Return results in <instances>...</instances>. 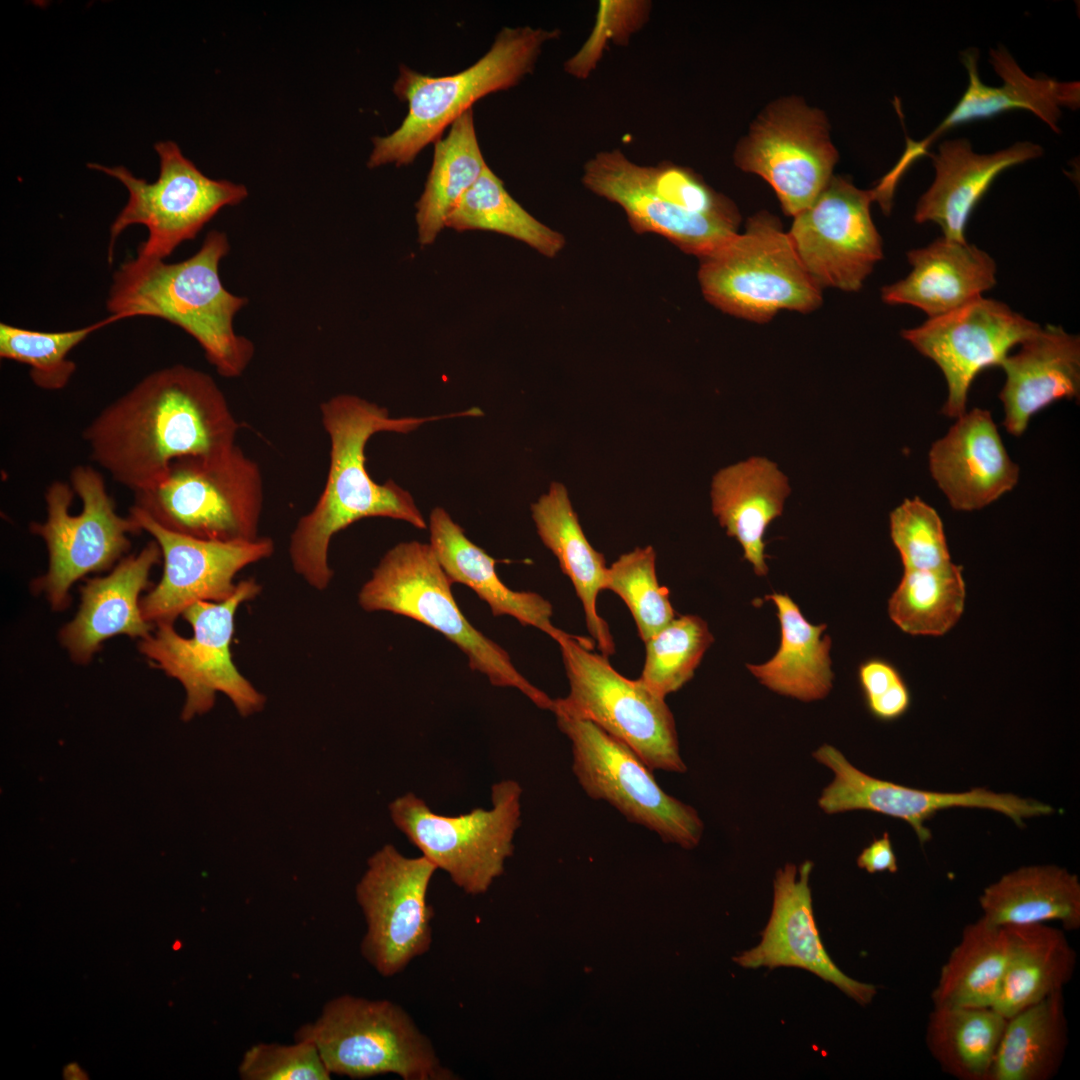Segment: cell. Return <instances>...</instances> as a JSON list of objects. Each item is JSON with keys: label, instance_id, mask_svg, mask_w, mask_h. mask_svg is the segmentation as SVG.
Masks as SVG:
<instances>
[{"label": "cell", "instance_id": "cell-35", "mask_svg": "<svg viewBox=\"0 0 1080 1080\" xmlns=\"http://www.w3.org/2000/svg\"><path fill=\"white\" fill-rule=\"evenodd\" d=\"M1068 1041L1063 991L1007 1019L988 1080H1048Z\"/></svg>", "mask_w": 1080, "mask_h": 1080}, {"label": "cell", "instance_id": "cell-9", "mask_svg": "<svg viewBox=\"0 0 1080 1080\" xmlns=\"http://www.w3.org/2000/svg\"><path fill=\"white\" fill-rule=\"evenodd\" d=\"M295 1040L311 1042L333 1075L352 1079L395 1074L403 1080H453L431 1041L410 1015L389 1000L340 995L299 1027Z\"/></svg>", "mask_w": 1080, "mask_h": 1080}, {"label": "cell", "instance_id": "cell-41", "mask_svg": "<svg viewBox=\"0 0 1080 1080\" xmlns=\"http://www.w3.org/2000/svg\"><path fill=\"white\" fill-rule=\"evenodd\" d=\"M108 319L85 327L46 332L0 323V357L29 367L32 382L47 391L67 386L76 371L70 352L96 330L109 325Z\"/></svg>", "mask_w": 1080, "mask_h": 1080}, {"label": "cell", "instance_id": "cell-30", "mask_svg": "<svg viewBox=\"0 0 1080 1080\" xmlns=\"http://www.w3.org/2000/svg\"><path fill=\"white\" fill-rule=\"evenodd\" d=\"M430 546L452 583H460L488 604L493 616H511L557 641L566 632L551 621L553 608L535 592L514 591L499 578L496 560L468 539L463 528L442 507L429 516Z\"/></svg>", "mask_w": 1080, "mask_h": 1080}, {"label": "cell", "instance_id": "cell-5", "mask_svg": "<svg viewBox=\"0 0 1080 1080\" xmlns=\"http://www.w3.org/2000/svg\"><path fill=\"white\" fill-rule=\"evenodd\" d=\"M452 584L430 544L401 542L373 569L358 593V603L367 612H391L436 630L493 686L516 688L537 707L551 711L554 699L531 684L509 654L467 620L453 597Z\"/></svg>", "mask_w": 1080, "mask_h": 1080}, {"label": "cell", "instance_id": "cell-3", "mask_svg": "<svg viewBox=\"0 0 1080 1080\" xmlns=\"http://www.w3.org/2000/svg\"><path fill=\"white\" fill-rule=\"evenodd\" d=\"M229 250L226 234L212 230L199 250L183 261L138 256L124 261L108 291V321L165 320L197 341L219 375L240 376L253 358L254 345L233 328V319L247 299L229 292L221 281L219 265Z\"/></svg>", "mask_w": 1080, "mask_h": 1080}, {"label": "cell", "instance_id": "cell-15", "mask_svg": "<svg viewBox=\"0 0 1080 1080\" xmlns=\"http://www.w3.org/2000/svg\"><path fill=\"white\" fill-rule=\"evenodd\" d=\"M436 870L424 856L406 857L391 844L368 859L355 890L366 922L360 950L380 975L400 973L430 949L434 913L427 893Z\"/></svg>", "mask_w": 1080, "mask_h": 1080}, {"label": "cell", "instance_id": "cell-19", "mask_svg": "<svg viewBox=\"0 0 1080 1080\" xmlns=\"http://www.w3.org/2000/svg\"><path fill=\"white\" fill-rule=\"evenodd\" d=\"M129 514L142 531L153 537L162 554L161 579L140 599L142 616L153 626L174 624L197 602L226 600L237 588L235 576L274 552L269 537L232 542L205 540L165 529L134 506Z\"/></svg>", "mask_w": 1080, "mask_h": 1080}, {"label": "cell", "instance_id": "cell-26", "mask_svg": "<svg viewBox=\"0 0 1080 1080\" xmlns=\"http://www.w3.org/2000/svg\"><path fill=\"white\" fill-rule=\"evenodd\" d=\"M1008 354L1000 367L1006 380L999 394L1008 433L1022 435L1033 415L1080 393V338L1062 326L1041 327Z\"/></svg>", "mask_w": 1080, "mask_h": 1080}, {"label": "cell", "instance_id": "cell-38", "mask_svg": "<svg viewBox=\"0 0 1080 1080\" xmlns=\"http://www.w3.org/2000/svg\"><path fill=\"white\" fill-rule=\"evenodd\" d=\"M1006 1021L991 1007L933 1006L926 1044L951 1076L988 1080Z\"/></svg>", "mask_w": 1080, "mask_h": 1080}, {"label": "cell", "instance_id": "cell-33", "mask_svg": "<svg viewBox=\"0 0 1080 1080\" xmlns=\"http://www.w3.org/2000/svg\"><path fill=\"white\" fill-rule=\"evenodd\" d=\"M774 603L781 628L777 652L762 664H747L748 670L770 690L801 701L825 698L833 687L831 638L823 636L826 624L807 621L787 594L765 597Z\"/></svg>", "mask_w": 1080, "mask_h": 1080}, {"label": "cell", "instance_id": "cell-39", "mask_svg": "<svg viewBox=\"0 0 1080 1080\" xmlns=\"http://www.w3.org/2000/svg\"><path fill=\"white\" fill-rule=\"evenodd\" d=\"M456 231H491L521 241L540 254L554 258L565 246L558 231L533 217L506 190L487 166L446 219Z\"/></svg>", "mask_w": 1080, "mask_h": 1080}, {"label": "cell", "instance_id": "cell-36", "mask_svg": "<svg viewBox=\"0 0 1080 1080\" xmlns=\"http://www.w3.org/2000/svg\"><path fill=\"white\" fill-rule=\"evenodd\" d=\"M487 166L471 108L450 125L444 138L434 143L432 165L416 203L415 219L422 246L436 240L449 214Z\"/></svg>", "mask_w": 1080, "mask_h": 1080}, {"label": "cell", "instance_id": "cell-8", "mask_svg": "<svg viewBox=\"0 0 1080 1080\" xmlns=\"http://www.w3.org/2000/svg\"><path fill=\"white\" fill-rule=\"evenodd\" d=\"M698 281L717 309L763 323L782 310L811 312L822 289L800 261L788 232L767 212L752 216L744 232L700 258Z\"/></svg>", "mask_w": 1080, "mask_h": 1080}, {"label": "cell", "instance_id": "cell-11", "mask_svg": "<svg viewBox=\"0 0 1080 1080\" xmlns=\"http://www.w3.org/2000/svg\"><path fill=\"white\" fill-rule=\"evenodd\" d=\"M261 589L255 579L249 578L238 582L235 592L224 601H200L188 607L182 616L193 629L191 638L179 635L173 624H161L139 641L140 653L182 684L186 694L183 721L209 712L219 692L230 699L242 717L264 708L265 695L241 674L231 653L235 614Z\"/></svg>", "mask_w": 1080, "mask_h": 1080}, {"label": "cell", "instance_id": "cell-16", "mask_svg": "<svg viewBox=\"0 0 1080 1080\" xmlns=\"http://www.w3.org/2000/svg\"><path fill=\"white\" fill-rule=\"evenodd\" d=\"M735 163L774 189L785 214L807 208L833 176L837 152L824 115L802 101L774 103L739 142Z\"/></svg>", "mask_w": 1080, "mask_h": 1080}, {"label": "cell", "instance_id": "cell-34", "mask_svg": "<svg viewBox=\"0 0 1080 1080\" xmlns=\"http://www.w3.org/2000/svg\"><path fill=\"white\" fill-rule=\"evenodd\" d=\"M982 918L1005 927L1058 922L1066 931L1080 928V882L1055 865L1024 866L1003 875L979 897Z\"/></svg>", "mask_w": 1080, "mask_h": 1080}, {"label": "cell", "instance_id": "cell-50", "mask_svg": "<svg viewBox=\"0 0 1080 1080\" xmlns=\"http://www.w3.org/2000/svg\"><path fill=\"white\" fill-rule=\"evenodd\" d=\"M64 1076L66 1079H84V1072L77 1064L73 1063L64 1069Z\"/></svg>", "mask_w": 1080, "mask_h": 1080}, {"label": "cell", "instance_id": "cell-22", "mask_svg": "<svg viewBox=\"0 0 1080 1080\" xmlns=\"http://www.w3.org/2000/svg\"><path fill=\"white\" fill-rule=\"evenodd\" d=\"M811 861L799 867L786 864L776 873L774 899L769 922L761 932L756 947L743 952L734 960L746 968L761 966L798 967L834 984L860 1005H868L877 993L874 985L846 976L827 954L817 929L809 877Z\"/></svg>", "mask_w": 1080, "mask_h": 1080}, {"label": "cell", "instance_id": "cell-27", "mask_svg": "<svg viewBox=\"0 0 1080 1080\" xmlns=\"http://www.w3.org/2000/svg\"><path fill=\"white\" fill-rule=\"evenodd\" d=\"M912 266L903 279L886 285L881 297L890 305H910L928 318L954 311L980 297L996 284L995 260L968 242L940 237L907 252Z\"/></svg>", "mask_w": 1080, "mask_h": 1080}, {"label": "cell", "instance_id": "cell-49", "mask_svg": "<svg viewBox=\"0 0 1080 1080\" xmlns=\"http://www.w3.org/2000/svg\"><path fill=\"white\" fill-rule=\"evenodd\" d=\"M857 865L871 874L883 871L895 873L898 870L896 855L887 832L862 850L857 858Z\"/></svg>", "mask_w": 1080, "mask_h": 1080}, {"label": "cell", "instance_id": "cell-29", "mask_svg": "<svg viewBox=\"0 0 1080 1080\" xmlns=\"http://www.w3.org/2000/svg\"><path fill=\"white\" fill-rule=\"evenodd\" d=\"M989 55V62L1002 79V85H985L978 73L979 51L975 48L963 51L961 60L968 71L969 84L959 102L942 121L943 126L950 129L1008 110L1025 109L1035 114L1055 133H1060L1058 121L1062 115L1061 108H1079V82H1060L1047 76H1029L1003 46L990 49Z\"/></svg>", "mask_w": 1080, "mask_h": 1080}, {"label": "cell", "instance_id": "cell-13", "mask_svg": "<svg viewBox=\"0 0 1080 1080\" xmlns=\"http://www.w3.org/2000/svg\"><path fill=\"white\" fill-rule=\"evenodd\" d=\"M155 150L160 171L154 182L134 176L124 166L88 165L120 181L129 194L110 226L109 263L118 237L132 225H143L148 231L136 256L165 260L179 245L194 239L222 208L237 205L248 195L242 184L207 177L173 141H160Z\"/></svg>", "mask_w": 1080, "mask_h": 1080}, {"label": "cell", "instance_id": "cell-44", "mask_svg": "<svg viewBox=\"0 0 1080 1080\" xmlns=\"http://www.w3.org/2000/svg\"><path fill=\"white\" fill-rule=\"evenodd\" d=\"M890 535L904 569H939L952 563L942 520L919 497L905 499L890 513Z\"/></svg>", "mask_w": 1080, "mask_h": 1080}, {"label": "cell", "instance_id": "cell-24", "mask_svg": "<svg viewBox=\"0 0 1080 1080\" xmlns=\"http://www.w3.org/2000/svg\"><path fill=\"white\" fill-rule=\"evenodd\" d=\"M161 560L160 547L152 540L137 554L123 557L108 575L87 579L80 588L75 617L59 633L75 663H89L111 637L127 635L141 640L154 631L155 626L142 616L140 594L152 587L150 573Z\"/></svg>", "mask_w": 1080, "mask_h": 1080}, {"label": "cell", "instance_id": "cell-7", "mask_svg": "<svg viewBox=\"0 0 1080 1080\" xmlns=\"http://www.w3.org/2000/svg\"><path fill=\"white\" fill-rule=\"evenodd\" d=\"M46 520L32 522L30 531L41 537L48 551V569L31 586L43 592L53 610L71 603L72 585L90 573L112 569L131 547L129 536L142 529L130 514L116 512L102 473L90 465H77L70 484L55 480L46 489Z\"/></svg>", "mask_w": 1080, "mask_h": 1080}, {"label": "cell", "instance_id": "cell-20", "mask_svg": "<svg viewBox=\"0 0 1080 1080\" xmlns=\"http://www.w3.org/2000/svg\"><path fill=\"white\" fill-rule=\"evenodd\" d=\"M813 757L834 774L818 799L819 807L827 814L867 810L906 821L915 831L921 844L932 838L925 822L939 810L951 807L985 808L1005 814L1022 827L1024 819L1053 813L1048 804L1020 798L1009 793H994L974 788L961 793H944L914 789L884 781L865 774L835 747L824 744Z\"/></svg>", "mask_w": 1080, "mask_h": 1080}, {"label": "cell", "instance_id": "cell-47", "mask_svg": "<svg viewBox=\"0 0 1080 1080\" xmlns=\"http://www.w3.org/2000/svg\"><path fill=\"white\" fill-rule=\"evenodd\" d=\"M238 1074L243 1080H329L332 1076L316 1047L295 1039L292 1044L261 1042L250 1046Z\"/></svg>", "mask_w": 1080, "mask_h": 1080}, {"label": "cell", "instance_id": "cell-2", "mask_svg": "<svg viewBox=\"0 0 1080 1080\" xmlns=\"http://www.w3.org/2000/svg\"><path fill=\"white\" fill-rule=\"evenodd\" d=\"M330 441L324 488L310 512L297 522L289 543L293 570L312 588L324 590L333 578L328 563L335 534L367 517L401 520L418 529L427 522L412 495L393 480L375 482L366 468L365 447L380 432L409 433L430 421L468 416V411L426 417H392L385 407L340 394L320 406Z\"/></svg>", "mask_w": 1080, "mask_h": 1080}, {"label": "cell", "instance_id": "cell-45", "mask_svg": "<svg viewBox=\"0 0 1080 1080\" xmlns=\"http://www.w3.org/2000/svg\"><path fill=\"white\" fill-rule=\"evenodd\" d=\"M651 3L643 0H601L593 29L580 49L564 63V70L586 79L597 67L608 43L625 44L649 19Z\"/></svg>", "mask_w": 1080, "mask_h": 1080}, {"label": "cell", "instance_id": "cell-12", "mask_svg": "<svg viewBox=\"0 0 1080 1080\" xmlns=\"http://www.w3.org/2000/svg\"><path fill=\"white\" fill-rule=\"evenodd\" d=\"M520 784L512 779L492 786L490 809L475 808L456 816L435 813L413 793L389 805L394 825L422 856L445 871L465 893L487 892L513 854L521 824Z\"/></svg>", "mask_w": 1080, "mask_h": 1080}, {"label": "cell", "instance_id": "cell-32", "mask_svg": "<svg viewBox=\"0 0 1080 1080\" xmlns=\"http://www.w3.org/2000/svg\"><path fill=\"white\" fill-rule=\"evenodd\" d=\"M1006 957L993 1009L1006 1019L1063 991L1076 968V952L1061 929L1048 923L1005 926Z\"/></svg>", "mask_w": 1080, "mask_h": 1080}, {"label": "cell", "instance_id": "cell-6", "mask_svg": "<svg viewBox=\"0 0 1080 1080\" xmlns=\"http://www.w3.org/2000/svg\"><path fill=\"white\" fill-rule=\"evenodd\" d=\"M264 484L259 465L238 445L173 461L132 506L170 531L232 542L259 537Z\"/></svg>", "mask_w": 1080, "mask_h": 1080}, {"label": "cell", "instance_id": "cell-1", "mask_svg": "<svg viewBox=\"0 0 1080 1080\" xmlns=\"http://www.w3.org/2000/svg\"><path fill=\"white\" fill-rule=\"evenodd\" d=\"M239 423L214 379L177 364L149 373L83 430L89 456L133 493L182 457L236 445Z\"/></svg>", "mask_w": 1080, "mask_h": 1080}, {"label": "cell", "instance_id": "cell-18", "mask_svg": "<svg viewBox=\"0 0 1080 1080\" xmlns=\"http://www.w3.org/2000/svg\"><path fill=\"white\" fill-rule=\"evenodd\" d=\"M1039 328L1005 303L982 296L901 335L940 368L948 388L942 413L958 418L966 412L975 377L986 368L1000 367L1010 350Z\"/></svg>", "mask_w": 1080, "mask_h": 1080}, {"label": "cell", "instance_id": "cell-21", "mask_svg": "<svg viewBox=\"0 0 1080 1080\" xmlns=\"http://www.w3.org/2000/svg\"><path fill=\"white\" fill-rule=\"evenodd\" d=\"M581 180L586 189L620 206L635 232L660 235L699 259L738 233L739 227L687 214L666 201L653 189L647 166L631 161L620 149L591 157Z\"/></svg>", "mask_w": 1080, "mask_h": 1080}, {"label": "cell", "instance_id": "cell-28", "mask_svg": "<svg viewBox=\"0 0 1080 1080\" xmlns=\"http://www.w3.org/2000/svg\"><path fill=\"white\" fill-rule=\"evenodd\" d=\"M791 492L787 476L762 456L719 470L711 483L712 512L743 549L757 576H766L765 531L784 510Z\"/></svg>", "mask_w": 1080, "mask_h": 1080}, {"label": "cell", "instance_id": "cell-17", "mask_svg": "<svg viewBox=\"0 0 1080 1080\" xmlns=\"http://www.w3.org/2000/svg\"><path fill=\"white\" fill-rule=\"evenodd\" d=\"M871 190L832 176L816 199L794 216L789 237L807 273L820 288L859 291L883 257L871 217Z\"/></svg>", "mask_w": 1080, "mask_h": 1080}, {"label": "cell", "instance_id": "cell-23", "mask_svg": "<svg viewBox=\"0 0 1080 1080\" xmlns=\"http://www.w3.org/2000/svg\"><path fill=\"white\" fill-rule=\"evenodd\" d=\"M929 468L951 507L974 511L1011 491L1019 467L1009 457L991 413L974 408L956 418L929 451Z\"/></svg>", "mask_w": 1080, "mask_h": 1080}, {"label": "cell", "instance_id": "cell-25", "mask_svg": "<svg viewBox=\"0 0 1080 1080\" xmlns=\"http://www.w3.org/2000/svg\"><path fill=\"white\" fill-rule=\"evenodd\" d=\"M1043 148L1030 141L990 154L973 151L964 138L944 141L932 159L935 178L919 198L914 213L917 223L934 222L943 237L967 242L966 225L971 212L994 179L1005 169L1043 155Z\"/></svg>", "mask_w": 1080, "mask_h": 1080}, {"label": "cell", "instance_id": "cell-40", "mask_svg": "<svg viewBox=\"0 0 1080 1080\" xmlns=\"http://www.w3.org/2000/svg\"><path fill=\"white\" fill-rule=\"evenodd\" d=\"M962 568L953 563L939 569H904L888 602L891 620L911 635L941 636L964 611Z\"/></svg>", "mask_w": 1080, "mask_h": 1080}, {"label": "cell", "instance_id": "cell-48", "mask_svg": "<svg viewBox=\"0 0 1080 1080\" xmlns=\"http://www.w3.org/2000/svg\"><path fill=\"white\" fill-rule=\"evenodd\" d=\"M858 678L867 707L879 720L891 721L904 715L910 707V691L897 669L881 659L862 663Z\"/></svg>", "mask_w": 1080, "mask_h": 1080}, {"label": "cell", "instance_id": "cell-31", "mask_svg": "<svg viewBox=\"0 0 1080 1080\" xmlns=\"http://www.w3.org/2000/svg\"><path fill=\"white\" fill-rule=\"evenodd\" d=\"M531 513L541 541L556 556L562 572L574 586L593 640L601 653L609 657L615 652L614 641L608 624L596 609L608 569L603 554L587 540L562 483L552 482L548 491L531 505Z\"/></svg>", "mask_w": 1080, "mask_h": 1080}, {"label": "cell", "instance_id": "cell-37", "mask_svg": "<svg viewBox=\"0 0 1080 1080\" xmlns=\"http://www.w3.org/2000/svg\"><path fill=\"white\" fill-rule=\"evenodd\" d=\"M1006 957L1004 927L982 917L965 926L931 993L933 1006L993 1007Z\"/></svg>", "mask_w": 1080, "mask_h": 1080}, {"label": "cell", "instance_id": "cell-46", "mask_svg": "<svg viewBox=\"0 0 1080 1080\" xmlns=\"http://www.w3.org/2000/svg\"><path fill=\"white\" fill-rule=\"evenodd\" d=\"M647 173L655 192L683 212L739 227L736 206L691 169L662 162L647 166Z\"/></svg>", "mask_w": 1080, "mask_h": 1080}, {"label": "cell", "instance_id": "cell-4", "mask_svg": "<svg viewBox=\"0 0 1080 1080\" xmlns=\"http://www.w3.org/2000/svg\"><path fill=\"white\" fill-rule=\"evenodd\" d=\"M559 36L558 29L503 27L481 58L452 75L435 77L401 65L393 92L407 104V114L396 130L373 138L367 166L412 164L473 103L531 74L543 46Z\"/></svg>", "mask_w": 1080, "mask_h": 1080}, {"label": "cell", "instance_id": "cell-10", "mask_svg": "<svg viewBox=\"0 0 1080 1080\" xmlns=\"http://www.w3.org/2000/svg\"><path fill=\"white\" fill-rule=\"evenodd\" d=\"M561 650L569 693L553 700L555 715L587 720L627 745L651 770L683 773L675 720L665 698L639 678L617 672L587 639L565 633Z\"/></svg>", "mask_w": 1080, "mask_h": 1080}, {"label": "cell", "instance_id": "cell-42", "mask_svg": "<svg viewBox=\"0 0 1080 1080\" xmlns=\"http://www.w3.org/2000/svg\"><path fill=\"white\" fill-rule=\"evenodd\" d=\"M713 641L707 623L699 616L675 617L645 642L646 657L639 680L665 698L692 679Z\"/></svg>", "mask_w": 1080, "mask_h": 1080}, {"label": "cell", "instance_id": "cell-14", "mask_svg": "<svg viewBox=\"0 0 1080 1080\" xmlns=\"http://www.w3.org/2000/svg\"><path fill=\"white\" fill-rule=\"evenodd\" d=\"M571 742L572 771L584 792L616 808L627 820L685 849L697 846L704 824L690 805L666 793L627 745L594 723L556 715Z\"/></svg>", "mask_w": 1080, "mask_h": 1080}, {"label": "cell", "instance_id": "cell-43", "mask_svg": "<svg viewBox=\"0 0 1080 1080\" xmlns=\"http://www.w3.org/2000/svg\"><path fill=\"white\" fill-rule=\"evenodd\" d=\"M656 554L651 546L621 555L607 569L604 590L617 594L629 608L645 643L675 618L667 588L656 575Z\"/></svg>", "mask_w": 1080, "mask_h": 1080}]
</instances>
